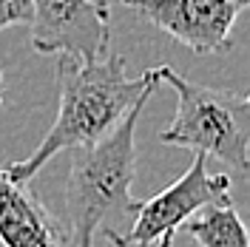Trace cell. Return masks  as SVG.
I'll list each match as a JSON object with an SVG mask.
<instances>
[{"instance_id": "ba28073f", "label": "cell", "mask_w": 250, "mask_h": 247, "mask_svg": "<svg viewBox=\"0 0 250 247\" xmlns=\"http://www.w3.org/2000/svg\"><path fill=\"white\" fill-rule=\"evenodd\" d=\"M182 230L199 247H248L245 222L230 199L202 207L182 225Z\"/></svg>"}, {"instance_id": "7a4b0ae2", "label": "cell", "mask_w": 250, "mask_h": 247, "mask_svg": "<svg viewBox=\"0 0 250 247\" xmlns=\"http://www.w3.org/2000/svg\"><path fill=\"white\" fill-rule=\"evenodd\" d=\"M148 100L151 97H142L103 139L71 151L65 185L68 247H94V236L111 230V222H125L137 213L140 202L131 196L137 176L134 139Z\"/></svg>"}, {"instance_id": "5b68a950", "label": "cell", "mask_w": 250, "mask_h": 247, "mask_svg": "<svg viewBox=\"0 0 250 247\" xmlns=\"http://www.w3.org/2000/svg\"><path fill=\"white\" fill-rule=\"evenodd\" d=\"M31 48L94 62L108 51V9L97 0H31Z\"/></svg>"}, {"instance_id": "8fae6325", "label": "cell", "mask_w": 250, "mask_h": 247, "mask_svg": "<svg viewBox=\"0 0 250 247\" xmlns=\"http://www.w3.org/2000/svg\"><path fill=\"white\" fill-rule=\"evenodd\" d=\"M0 105H3V68H0Z\"/></svg>"}, {"instance_id": "9c48e42d", "label": "cell", "mask_w": 250, "mask_h": 247, "mask_svg": "<svg viewBox=\"0 0 250 247\" xmlns=\"http://www.w3.org/2000/svg\"><path fill=\"white\" fill-rule=\"evenodd\" d=\"M31 23V0H0V31Z\"/></svg>"}, {"instance_id": "277c9868", "label": "cell", "mask_w": 250, "mask_h": 247, "mask_svg": "<svg viewBox=\"0 0 250 247\" xmlns=\"http://www.w3.org/2000/svg\"><path fill=\"white\" fill-rule=\"evenodd\" d=\"M228 199H230V176L208 173V159L193 156L190 168L173 185H168L151 199L140 202L128 225V233H117L111 242L117 247H151L165 233H176L202 207Z\"/></svg>"}, {"instance_id": "30bf717a", "label": "cell", "mask_w": 250, "mask_h": 247, "mask_svg": "<svg viewBox=\"0 0 250 247\" xmlns=\"http://www.w3.org/2000/svg\"><path fill=\"white\" fill-rule=\"evenodd\" d=\"M156 247H173V233H165V236L156 242Z\"/></svg>"}, {"instance_id": "52a82bcc", "label": "cell", "mask_w": 250, "mask_h": 247, "mask_svg": "<svg viewBox=\"0 0 250 247\" xmlns=\"http://www.w3.org/2000/svg\"><path fill=\"white\" fill-rule=\"evenodd\" d=\"M0 245L3 247H68V233L37 202L26 185L0 168Z\"/></svg>"}, {"instance_id": "6da1fadb", "label": "cell", "mask_w": 250, "mask_h": 247, "mask_svg": "<svg viewBox=\"0 0 250 247\" xmlns=\"http://www.w3.org/2000/svg\"><path fill=\"white\" fill-rule=\"evenodd\" d=\"M60 108L43 142L6 165V176L20 185H29L37 170L62 151H74L103 139L142 97H151L159 85L156 71L148 68L137 80L125 74V60L120 54H105L94 62H80L74 57H60L57 62Z\"/></svg>"}, {"instance_id": "3957f363", "label": "cell", "mask_w": 250, "mask_h": 247, "mask_svg": "<svg viewBox=\"0 0 250 247\" xmlns=\"http://www.w3.org/2000/svg\"><path fill=\"white\" fill-rule=\"evenodd\" d=\"M156 80L176 91V117L159 134L162 145L185 148L205 159H219L236 176L250 165V103L245 94L219 91L176 74L171 65H154Z\"/></svg>"}, {"instance_id": "8992f818", "label": "cell", "mask_w": 250, "mask_h": 247, "mask_svg": "<svg viewBox=\"0 0 250 247\" xmlns=\"http://www.w3.org/2000/svg\"><path fill=\"white\" fill-rule=\"evenodd\" d=\"M196 54L230 48V31L250 0H120Z\"/></svg>"}]
</instances>
